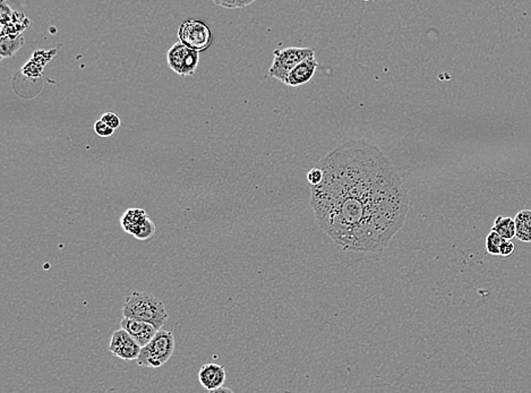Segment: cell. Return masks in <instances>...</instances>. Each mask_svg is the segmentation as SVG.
Segmentation results:
<instances>
[{
    "label": "cell",
    "mask_w": 531,
    "mask_h": 393,
    "mask_svg": "<svg viewBox=\"0 0 531 393\" xmlns=\"http://www.w3.org/2000/svg\"><path fill=\"white\" fill-rule=\"evenodd\" d=\"M322 183L311 187L321 229L347 252H382L409 210L402 179L378 147L363 140L341 144L318 162Z\"/></svg>",
    "instance_id": "obj_1"
},
{
    "label": "cell",
    "mask_w": 531,
    "mask_h": 393,
    "mask_svg": "<svg viewBox=\"0 0 531 393\" xmlns=\"http://www.w3.org/2000/svg\"><path fill=\"white\" fill-rule=\"evenodd\" d=\"M123 315L126 319L136 320L153 325L157 331L166 325L168 312L163 301L157 296L134 291L125 298Z\"/></svg>",
    "instance_id": "obj_2"
},
{
    "label": "cell",
    "mask_w": 531,
    "mask_h": 393,
    "mask_svg": "<svg viewBox=\"0 0 531 393\" xmlns=\"http://www.w3.org/2000/svg\"><path fill=\"white\" fill-rule=\"evenodd\" d=\"M174 351V337L170 331H157L155 338L152 339L145 347L141 349L138 356V366L142 368H157L172 358Z\"/></svg>",
    "instance_id": "obj_3"
},
{
    "label": "cell",
    "mask_w": 531,
    "mask_h": 393,
    "mask_svg": "<svg viewBox=\"0 0 531 393\" xmlns=\"http://www.w3.org/2000/svg\"><path fill=\"white\" fill-rule=\"evenodd\" d=\"M313 56H315L314 50L311 48L290 47L286 49L275 50L273 63L270 67L269 75L271 78H277L285 83V80L294 67Z\"/></svg>",
    "instance_id": "obj_4"
},
{
    "label": "cell",
    "mask_w": 531,
    "mask_h": 393,
    "mask_svg": "<svg viewBox=\"0 0 531 393\" xmlns=\"http://www.w3.org/2000/svg\"><path fill=\"white\" fill-rule=\"evenodd\" d=\"M179 42L195 52H205L209 49L213 40L210 26L200 18L186 20L178 30Z\"/></svg>",
    "instance_id": "obj_5"
},
{
    "label": "cell",
    "mask_w": 531,
    "mask_h": 393,
    "mask_svg": "<svg viewBox=\"0 0 531 393\" xmlns=\"http://www.w3.org/2000/svg\"><path fill=\"white\" fill-rule=\"evenodd\" d=\"M200 61V52L191 49L181 42L174 43L167 54L168 66L179 76H191Z\"/></svg>",
    "instance_id": "obj_6"
},
{
    "label": "cell",
    "mask_w": 531,
    "mask_h": 393,
    "mask_svg": "<svg viewBox=\"0 0 531 393\" xmlns=\"http://www.w3.org/2000/svg\"><path fill=\"white\" fill-rule=\"evenodd\" d=\"M141 349L142 347L140 344L123 329L114 332L112 340L109 342V351L114 357H118L123 361H138Z\"/></svg>",
    "instance_id": "obj_7"
},
{
    "label": "cell",
    "mask_w": 531,
    "mask_h": 393,
    "mask_svg": "<svg viewBox=\"0 0 531 393\" xmlns=\"http://www.w3.org/2000/svg\"><path fill=\"white\" fill-rule=\"evenodd\" d=\"M226 379V368L215 363L203 365L198 372V381L208 392L222 387Z\"/></svg>",
    "instance_id": "obj_8"
},
{
    "label": "cell",
    "mask_w": 531,
    "mask_h": 393,
    "mask_svg": "<svg viewBox=\"0 0 531 393\" xmlns=\"http://www.w3.org/2000/svg\"><path fill=\"white\" fill-rule=\"evenodd\" d=\"M120 327L126 332H129L131 338L134 339L142 348L145 347L157 333V329L153 325L136 321V320L126 319V318L120 322Z\"/></svg>",
    "instance_id": "obj_9"
},
{
    "label": "cell",
    "mask_w": 531,
    "mask_h": 393,
    "mask_svg": "<svg viewBox=\"0 0 531 393\" xmlns=\"http://www.w3.org/2000/svg\"><path fill=\"white\" fill-rule=\"evenodd\" d=\"M317 67H318V63L315 59V56L306 59L303 63H300L299 65L292 69V73L288 75V78L285 80V84L292 86V87L305 85V84L311 82V78H314Z\"/></svg>",
    "instance_id": "obj_10"
},
{
    "label": "cell",
    "mask_w": 531,
    "mask_h": 393,
    "mask_svg": "<svg viewBox=\"0 0 531 393\" xmlns=\"http://www.w3.org/2000/svg\"><path fill=\"white\" fill-rule=\"evenodd\" d=\"M149 218V215L144 210L129 209L124 213L123 217L120 219V224H121V227L126 233L135 237Z\"/></svg>",
    "instance_id": "obj_11"
},
{
    "label": "cell",
    "mask_w": 531,
    "mask_h": 393,
    "mask_svg": "<svg viewBox=\"0 0 531 393\" xmlns=\"http://www.w3.org/2000/svg\"><path fill=\"white\" fill-rule=\"evenodd\" d=\"M515 238L523 243H531V210H521L514 218Z\"/></svg>",
    "instance_id": "obj_12"
},
{
    "label": "cell",
    "mask_w": 531,
    "mask_h": 393,
    "mask_svg": "<svg viewBox=\"0 0 531 393\" xmlns=\"http://www.w3.org/2000/svg\"><path fill=\"white\" fill-rule=\"evenodd\" d=\"M23 44L24 37L22 35H5V37H1V40H0V57H1V59L14 57L15 54L18 50H20Z\"/></svg>",
    "instance_id": "obj_13"
},
{
    "label": "cell",
    "mask_w": 531,
    "mask_h": 393,
    "mask_svg": "<svg viewBox=\"0 0 531 393\" xmlns=\"http://www.w3.org/2000/svg\"><path fill=\"white\" fill-rule=\"evenodd\" d=\"M491 231L499 234L504 241H511V239L515 237V222H514V219L510 218V217L499 215L495 219L493 227H491Z\"/></svg>",
    "instance_id": "obj_14"
},
{
    "label": "cell",
    "mask_w": 531,
    "mask_h": 393,
    "mask_svg": "<svg viewBox=\"0 0 531 393\" xmlns=\"http://www.w3.org/2000/svg\"><path fill=\"white\" fill-rule=\"evenodd\" d=\"M504 239L495 231H491L486 236V250L491 255H500L501 246Z\"/></svg>",
    "instance_id": "obj_15"
},
{
    "label": "cell",
    "mask_w": 531,
    "mask_h": 393,
    "mask_svg": "<svg viewBox=\"0 0 531 393\" xmlns=\"http://www.w3.org/2000/svg\"><path fill=\"white\" fill-rule=\"evenodd\" d=\"M254 3V0H215L217 6L229 9L245 8V7L251 6Z\"/></svg>",
    "instance_id": "obj_16"
},
{
    "label": "cell",
    "mask_w": 531,
    "mask_h": 393,
    "mask_svg": "<svg viewBox=\"0 0 531 393\" xmlns=\"http://www.w3.org/2000/svg\"><path fill=\"white\" fill-rule=\"evenodd\" d=\"M155 234V224L152 222L151 218L146 220L145 224H143V227L141 228L138 235L135 236V238L138 241H148L151 239Z\"/></svg>",
    "instance_id": "obj_17"
},
{
    "label": "cell",
    "mask_w": 531,
    "mask_h": 393,
    "mask_svg": "<svg viewBox=\"0 0 531 393\" xmlns=\"http://www.w3.org/2000/svg\"><path fill=\"white\" fill-rule=\"evenodd\" d=\"M323 177H324V175H323L322 169H321L320 167L317 166L311 168L309 174H307V181H309L311 187L320 185L322 183Z\"/></svg>",
    "instance_id": "obj_18"
},
{
    "label": "cell",
    "mask_w": 531,
    "mask_h": 393,
    "mask_svg": "<svg viewBox=\"0 0 531 393\" xmlns=\"http://www.w3.org/2000/svg\"><path fill=\"white\" fill-rule=\"evenodd\" d=\"M95 132L100 138H110V136L114 135V131L112 127H109L107 123H103L101 119H99V121H95Z\"/></svg>",
    "instance_id": "obj_19"
},
{
    "label": "cell",
    "mask_w": 531,
    "mask_h": 393,
    "mask_svg": "<svg viewBox=\"0 0 531 393\" xmlns=\"http://www.w3.org/2000/svg\"><path fill=\"white\" fill-rule=\"evenodd\" d=\"M103 123H107L109 127H112V129H117L120 127V118L118 117L114 112H106L103 114L100 118Z\"/></svg>",
    "instance_id": "obj_20"
},
{
    "label": "cell",
    "mask_w": 531,
    "mask_h": 393,
    "mask_svg": "<svg viewBox=\"0 0 531 393\" xmlns=\"http://www.w3.org/2000/svg\"><path fill=\"white\" fill-rule=\"evenodd\" d=\"M13 15H14V13L12 12V8L7 5L6 1H3L1 3V8H0V16H1V25H5V24L8 23V22H11L13 18Z\"/></svg>",
    "instance_id": "obj_21"
},
{
    "label": "cell",
    "mask_w": 531,
    "mask_h": 393,
    "mask_svg": "<svg viewBox=\"0 0 531 393\" xmlns=\"http://www.w3.org/2000/svg\"><path fill=\"white\" fill-rule=\"evenodd\" d=\"M514 250H515V246H514L511 241H503L502 246H501L500 255L510 256L511 254H513Z\"/></svg>",
    "instance_id": "obj_22"
},
{
    "label": "cell",
    "mask_w": 531,
    "mask_h": 393,
    "mask_svg": "<svg viewBox=\"0 0 531 393\" xmlns=\"http://www.w3.org/2000/svg\"><path fill=\"white\" fill-rule=\"evenodd\" d=\"M208 393H234V391L232 390V389H229V387H220V389H217V390L213 391H209Z\"/></svg>",
    "instance_id": "obj_23"
}]
</instances>
